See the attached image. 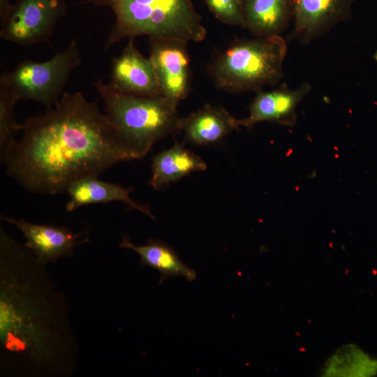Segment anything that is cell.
<instances>
[{
    "label": "cell",
    "mask_w": 377,
    "mask_h": 377,
    "mask_svg": "<svg viewBox=\"0 0 377 377\" xmlns=\"http://www.w3.org/2000/svg\"><path fill=\"white\" fill-rule=\"evenodd\" d=\"M17 102L8 88L0 82V156L3 163L17 143V133L22 128L15 117L14 106Z\"/></svg>",
    "instance_id": "d6986e66"
},
{
    "label": "cell",
    "mask_w": 377,
    "mask_h": 377,
    "mask_svg": "<svg viewBox=\"0 0 377 377\" xmlns=\"http://www.w3.org/2000/svg\"><path fill=\"white\" fill-rule=\"evenodd\" d=\"M82 59L75 39L61 52L42 62L26 60L12 71L0 77L15 98L31 100L52 108L60 100L73 71L81 65Z\"/></svg>",
    "instance_id": "8992f818"
},
{
    "label": "cell",
    "mask_w": 377,
    "mask_h": 377,
    "mask_svg": "<svg viewBox=\"0 0 377 377\" xmlns=\"http://www.w3.org/2000/svg\"><path fill=\"white\" fill-rule=\"evenodd\" d=\"M351 0H293V35L309 41L346 17Z\"/></svg>",
    "instance_id": "7c38bea8"
},
{
    "label": "cell",
    "mask_w": 377,
    "mask_h": 377,
    "mask_svg": "<svg viewBox=\"0 0 377 377\" xmlns=\"http://www.w3.org/2000/svg\"><path fill=\"white\" fill-rule=\"evenodd\" d=\"M243 27L257 37L279 35L288 20V0H242Z\"/></svg>",
    "instance_id": "e0dca14e"
},
{
    "label": "cell",
    "mask_w": 377,
    "mask_h": 377,
    "mask_svg": "<svg viewBox=\"0 0 377 377\" xmlns=\"http://www.w3.org/2000/svg\"><path fill=\"white\" fill-rule=\"evenodd\" d=\"M239 126L238 119L223 106L210 104L180 118L179 123L186 140L194 145L214 144Z\"/></svg>",
    "instance_id": "4fadbf2b"
},
{
    "label": "cell",
    "mask_w": 377,
    "mask_h": 377,
    "mask_svg": "<svg viewBox=\"0 0 377 377\" xmlns=\"http://www.w3.org/2000/svg\"><path fill=\"white\" fill-rule=\"evenodd\" d=\"M13 7V3H10V0H0V21L3 24L8 17Z\"/></svg>",
    "instance_id": "44dd1931"
},
{
    "label": "cell",
    "mask_w": 377,
    "mask_h": 377,
    "mask_svg": "<svg viewBox=\"0 0 377 377\" xmlns=\"http://www.w3.org/2000/svg\"><path fill=\"white\" fill-rule=\"evenodd\" d=\"M131 188L122 187L119 184L102 181L98 176H87L73 182L66 193L69 199L66 205L67 212H73L78 207L94 203L122 202L130 209H137L154 219L147 206L133 201L130 197Z\"/></svg>",
    "instance_id": "5bb4252c"
},
{
    "label": "cell",
    "mask_w": 377,
    "mask_h": 377,
    "mask_svg": "<svg viewBox=\"0 0 377 377\" xmlns=\"http://www.w3.org/2000/svg\"><path fill=\"white\" fill-rule=\"evenodd\" d=\"M92 85L105 114L135 159L145 157L159 140L180 131L177 106L162 96L123 93L101 79Z\"/></svg>",
    "instance_id": "277c9868"
},
{
    "label": "cell",
    "mask_w": 377,
    "mask_h": 377,
    "mask_svg": "<svg viewBox=\"0 0 377 377\" xmlns=\"http://www.w3.org/2000/svg\"><path fill=\"white\" fill-rule=\"evenodd\" d=\"M119 247L137 253L140 258V265L158 271L161 274L159 285L172 277L182 276L188 281H193L197 277L195 271L186 265L172 247L160 240L149 239L147 244L138 246L126 236H123Z\"/></svg>",
    "instance_id": "2e32d148"
},
{
    "label": "cell",
    "mask_w": 377,
    "mask_h": 377,
    "mask_svg": "<svg viewBox=\"0 0 377 377\" xmlns=\"http://www.w3.org/2000/svg\"><path fill=\"white\" fill-rule=\"evenodd\" d=\"M286 52V43L279 35L239 40L220 53L208 71L219 89L258 91L280 80Z\"/></svg>",
    "instance_id": "5b68a950"
},
{
    "label": "cell",
    "mask_w": 377,
    "mask_h": 377,
    "mask_svg": "<svg viewBox=\"0 0 377 377\" xmlns=\"http://www.w3.org/2000/svg\"><path fill=\"white\" fill-rule=\"evenodd\" d=\"M320 374L324 377L373 376L377 374V359L355 343H346L327 359Z\"/></svg>",
    "instance_id": "ac0fdd59"
},
{
    "label": "cell",
    "mask_w": 377,
    "mask_h": 377,
    "mask_svg": "<svg viewBox=\"0 0 377 377\" xmlns=\"http://www.w3.org/2000/svg\"><path fill=\"white\" fill-rule=\"evenodd\" d=\"M22 124V138L4 164L7 175L31 193L66 192L80 178L135 159L97 101L79 91L64 93L45 113Z\"/></svg>",
    "instance_id": "6da1fadb"
},
{
    "label": "cell",
    "mask_w": 377,
    "mask_h": 377,
    "mask_svg": "<svg viewBox=\"0 0 377 377\" xmlns=\"http://www.w3.org/2000/svg\"><path fill=\"white\" fill-rule=\"evenodd\" d=\"M205 162L183 145L175 143L152 158L151 177L149 184L154 189H161L184 177L205 170Z\"/></svg>",
    "instance_id": "9a60e30c"
},
{
    "label": "cell",
    "mask_w": 377,
    "mask_h": 377,
    "mask_svg": "<svg viewBox=\"0 0 377 377\" xmlns=\"http://www.w3.org/2000/svg\"><path fill=\"white\" fill-rule=\"evenodd\" d=\"M311 89V85L305 82L296 89L283 85L271 91H258L249 116L238 119L239 125L250 129L259 122L268 121L293 126L297 121L296 108Z\"/></svg>",
    "instance_id": "8fae6325"
},
{
    "label": "cell",
    "mask_w": 377,
    "mask_h": 377,
    "mask_svg": "<svg viewBox=\"0 0 377 377\" xmlns=\"http://www.w3.org/2000/svg\"><path fill=\"white\" fill-rule=\"evenodd\" d=\"M114 13L105 49L125 38H149L200 42L207 30L191 0H86Z\"/></svg>",
    "instance_id": "7a4b0ae2"
},
{
    "label": "cell",
    "mask_w": 377,
    "mask_h": 377,
    "mask_svg": "<svg viewBox=\"0 0 377 377\" xmlns=\"http://www.w3.org/2000/svg\"><path fill=\"white\" fill-rule=\"evenodd\" d=\"M209 11L219 21L231 26H243L242 0H205Z\"/></svg>",
    "instance_id": "ffe728a7"
},
{
    "label": "cell",
    "mask_w": 377,
    "mask_h": 377,
    "mask_svg": "<svg viewBox=\"0 0 377 377\" xmlns=\"http://www.w3.org/2000/svg\"><path fill=\"white\" fill-rule=\"evenodd\" d=\"M1 219L23 233L27 240L25 246L43 265L71 256L78 245L88 241V239H80L82 232L76 234L64 226L35 224L6 216H1Z\"/></svg>",
    "instance_id": "9c48e42d"
},
{
    "label": "cell",
    "mask_w": 377,
    "mask_h": 377,
    "mask_svg": "<svg viewBox=\"0 0 377 377\" xmlns=\"http://www.w3.org/2000/svg\"><path fill=\"white\" fill-rule=\"evenodd\" d=\"M109 84L126 94L161 95L152 61L135 47L133 38L128 39L121 53L113 59Z\"/></svg>",
    "instance_id": "30bf717a"
},
{
    "label": "cell",
    "mask_w": 377,
    "mask_h": 377,
    "mask_svg": "<svg viewBox=\"0 0 377 377\" xmlns=\"http://www.w3.org/2000/svg\"><path fill=\"white\" fill-rule=\"evenodd\" d=\"M20 272L1 263V341L9 351L43 362L52 353L49 310L41 309L33 280Z\"/></svg>",
    "instance_id": "3957f363"
},
{
    "label": "cell",
    "mask_w": 377,
    "mask_h": 377,
    "mask_svg": "<svg viewBox=\"0 0 377 377\" xmlns=\"http://www.w3.org/2000/svg\"><path fill=\"white\" fill-rule=\"evenodd\" d=\"M187 42L149 38L150 59L161 95L177 106L191 89V63Z\"/></svg>",
    "instance_id": "ba28073f"
},
{
    "label": "cell",
    "mask_w": 377,
    "mask_h": 377,
    "mask_svg": "<svg viewBox=\"0 0 377 377\" xmlns=\"http://www.w3.org/2000/svg\"><path fill=\"white\" fill-rule=\"evenodd\" d=\"M67 10L63 0H17L1 24L0 37L21 45L47 41Z\"/></svg>",
    "instance_id": "52a82bcc"
}]
</instances>
